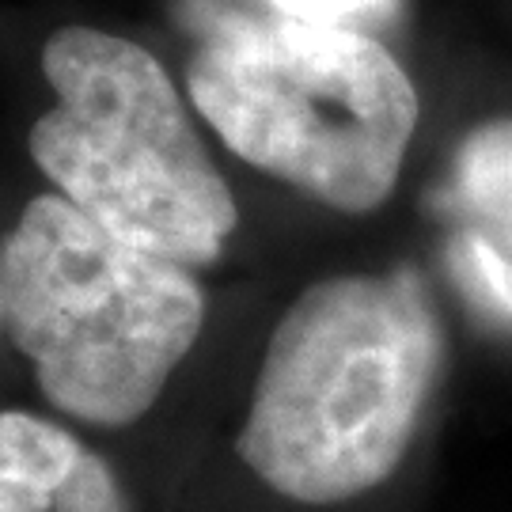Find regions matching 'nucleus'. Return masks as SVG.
<instances>
[{"label": "nucleus", "instance_id": "nucleus-1", "mask_svg": "<svg viewBox=\"0 0 512 512\" xmlns=\"http://www.w3.org/2000/svg\"><path fill=\"white\" fill-rule=\"evenodd\" d=\"M440 365V319L414 277H323L270 334L239 459L300 505L368 494L410 452Z\"/></svg>", "mask_w": 512, "mask_h": 512}, {"label": "nucleus", "instance_id": "nucleus-2", "mask_svg": "<svg viewBox=\"0 0 512 512\" xmlns=\"http://www.w3.org/2000/svg\"><path fill=\"white\" fill-rule=\"evenodd\" d=\"M190 99L243 164L338 213L395 194L421 99L380 38L304 19H239L186 69Z\"/></svg>", "mask_w": 512, "mask_h": 512}, {"label": "nucleus", "instance_id": "nucleus-3", "mask_svg": "<svg viewBox=\"0 0 512 512\" xmlns=\"http://www.w3.org/2000/svg\"><path fill=\"white\" fill-rule=\"evenodd\" d=\"M0 296L42 395L92 425L145 418L205 327L186 266L118 239L61 194L35 198L4 239Z\"/></svg>", "mask_w": 512, "mask_h": 512}, {"label": "nucleus", "instance_id": "nucleus-4", "mask_svg": "<svg viewBox=\"0 0 512 512\" xmlns=\"http://www.w3.org/2000/svg\"><path fill=\"white\" fill-rule=\"evenodd\" d=\"M42 73L57 103L27 148L61 198L186 270L217 262L239 209L164 65L122 35L61 27Z\"/></svg>", "mask_w": 512, "mask_h": 512}, {"label": "nucleus", "instance_id": "nucleus-5", "mask_svg": "<svg viewBox=\"0 0 512 512\" xmlns=\"http://www.w3.org/2000/svg\"><path fill=\"white\" fill-rule=\"evenodd\" d=\"M80 440L23 410H0V512H50Z\"/></svg>", "mask_w": 512, "mask_h": 512}, {"label": "nucleus", "instance_id": "nucleus-6", "mask_svg": "<svg viewBox=\"0 0 512 512\" xmlns=\"http://www.w3.org/2000/svg\"><path fill=\"white\" fill-rule=\"evenodd\" d=\"M456 183L463 202L490 220L512 247V114L478 122L459 141Z\"/></svg>", "mask_w": 512, "mask_h": 512}, {"label": "nucleus", "instance_id": "nucleus-7", "mask_svg": "<svg viewBox=\"0 0 512 512\" xmlns=\"http://www.w3.org/2000/svg\"><path fill=\"white\" fill-rule=\"evenodd\" d=\"M54 512H129V505L107 459L95 456L92 448H80L73 471L54 497Z\"/></svg>", "mask_w": 512, "mask_h": 512}, {"label": "nucleus", "instance_id": "nucleus-8", "mask_svg": "<svg viewBox=\"0 0 512 512\" xmlns=\"http://www.w3.org/2000/svg\"><path fill=\"white\" fill-rule=\"evenodd\" d=\"M277 16L304 19V23H323V27H349L365 31L368 19H387L395 0H270Z\"/></svg>", "mask_w": 512, "mask_h": 512}, {"label": "nucleus", "instance_id": "nucleus-9", "mask_svg": "<svg viewBox=\"0 0 512 512\" xmlns=\"http://www.w3.org/2000/svg\"><path fill=\"white\" fill-rule=\"evenodd\" d=\"M0 323H4V296H0Z\"/></svg>", "mask_w": 512, "mask_h": 512}]
</instances>
